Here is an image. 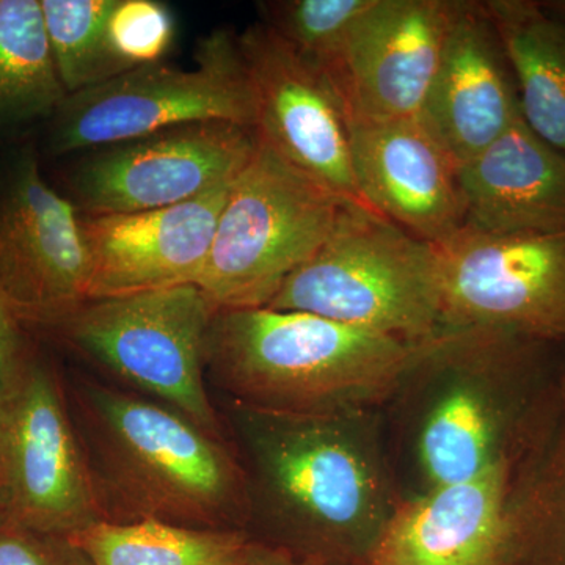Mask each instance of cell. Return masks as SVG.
I'll return each mask as SVG.
<instances>
[{"mask_svg": "<svg viewBox=\"0 0 565 565\" xmlns=\"http://www.w3.org/2000/svg\"><path fill=\"white\" fill-rule=\"evenodd\" d=\"M248 526L313 565H367L401 501L374 411L300 415L228 399Z\"/></svg>", "mask_w": 565, "mask_h": 565, "instance_id": "6da1fadb", "label": "cell"}, {"mask_svg": "<svg viewBox=\"0 0 565 565\" xmlns=\"http://www.w3.org/2000/svg\"><path fill=\"white\" fill-rule=\"evenodd\" d=\"M74 401L103 522L248 531L247 481L225 438L90 379L77 382Z\"/></svg>", "mask_w": 565, "mask_h": 565, "instance_id": "7a4b0ae2", "label": "cell"}, {"mask_svg": "<svg viewBox=\"0 0 565 565\" xmlns=\"http://www.w3.org/2000/svg\"><path fill=\"white\" fill-rule=\"evenodd\" d=\"M433 340L407 343L302 311L217 310L206 379L228 399L263 411L371 412L393 399Z\"/></svg>", "mask_w": 565, "mask_h": 565, "instance_id": "3957f363", "label": "cell"}, {"mask_svg": "<svg viewBox=\"0 0 565 565\" xmlns=\"http://www.w3.org/2000/svg\"><path fill=\"white\" fill-rule=\"evenodd\" d=\"M544 343L475 329L444 330L430 341L394 394L419 479L415 493L511 462L523 411L520 384Z\"/></svg>", "mask_w": 565, "mask_h": 565, "instance_id": "277c9868", "label": "cell"}, {"mask_svg": "<svg viewBox=\"0 0 565 565\" xmlns=\"http://www.w3.org/2000/svg\"><path fill=\"white\" fill-rule=\"evenodd\" d=\"M267 308L424 343L445 330L437 247L371 207L344 203L332 232Z\"/></svg>", "mask_w": 565, "mask_h": 565, "instance_id": "5b68a950", "label": "cell"}, {"mask_svg": "<svg viewBox=\"0 0 565 565\" xmlns=\"http://www.w3.org/2000/svg\"><path fill=\"white\" fill-rule=\"evenodd\" d=\"M344 203L259 141L195 285L217 310L267 307L332 232Z\"/></svg>", "mask_w": 565, "mask_h": 565, "instance_id": "8992f818", "label": "cell"}, {"mask_svg": "<svg viewBox=\"0 0 565 565\" xmlns=\"http://www.w3.org/2000/svg\"><path fill=\"white\" fill-rule=\"evenodd\" d=\"M217 308L196 285L88 300L52 329L148 399L223 437L207 392L206 343Z\"/></svg>", "mask_w": 565, "mask_h": 565, "instance_id": "52a82bcc", "label": "cell"}, {"mask_svg": "<svg viewBox=\"0 0 565 565\" xmlns=\"http://www.w3.org/2000/svg\"><path fill=\"white\" fill-rule=\"evenodd\" d=\"M103 522L61 379L22 349L0 386V523L71 535Z\"/></svg>", "mask_w": 565, "mask_h": 565, "instance_id": "ba28073f", "label": "cell"}, {"mask_svg": "<svg viewBox=\"0 0 565 565\" xmlns=\"http://www.w3.org/2000/svg\"><path fill=\"white\" fill-rule=\"evenodd\" d=\"M51 150H98L188 122L255 126V102L237 35L214 31L200 43L192 70L159 65L73 93L55 114Z\"/></svg>", "mask_w": 565, "mask_h": 565, "instance_id": "9c48e42d", "label": "cell"}, {"mask_svg": "<svg viewBox=\"0 0 565 565\" xmlns=\"http://www.w3.org/2000/svg\"><path fill=\"white\" fill-rule=\"evenodd\" d=\"M445 330L565 338V233L493 234L463 226L435 245Z\"/></svg>", "mask_w": 565, "mask_h": 565, "instance_id": "30bf717a", "label": "cell"}, {"mask_svg": "<svg viewBox=\"0 0 565 565\" xmlns=\"http://www.w3.org/2000/svg\"><path fill=\"white\" fill-rule=\"evenodd\" d=\"M259 139L250 126L188 122L93 150L71 178L82 214L162 210L230 184Z\"/></svg>", "mask_w": 565, "mask_h": 565, "instance_id": "8fae6325", "label": "cell"}, {"mask_svg": "<svg viewBox=\"0 0 565 565\" xmlns=\"http://www.w3.org/2000/svg\"><path fill=\"white\" fill-rule=\"evenodd\" d=\"M237 43L259 141L338 199L370 207L353 170L348 115L326 70L263 22L245 29Z\"/></svg>", "mask_w": 565, "mask_h": 565, "instance_id": "7c38bea8", "label": "cell"}, {"mask_svg": "<svg viewBox=\"0 0 565 565\" xmlns=\"http://www.w3.org/2000/svg\"><path fill=\"white\" fill-rule=\"evenodd\" d=\"M92 256L76 204L21 156L0 192V294L20 322L55 327L90 300Z\"/></svg>", "mask_w": 565, "mask_h": 565, "instance_id": "4fadbf2b", "label": "cell"}, {"mask_svg": "<svg viewBox=\"0 0 565 565\" xmlns=\"http://www.w3.org/2000/svg\"><path fill=\"white\" fill-rule=\"evenodd\" d=\"M462 0H373L326 73L348 121L416 120Z\"/></svg>", "mask_w": 565, "mask_h": 565, "instance_id": "5bb4252c", "label": "cell"}, {"mask_svg": "<svg viewBox=\"0 0 565 565\" xmlns=\"http://www.w3.org/2000/svg\"><path fill=\"white\" fill-rule=\"evenodd\" d=\"M511 462L401 498L367 565H514Z\"/></svg>", "mask_w": 565, "mask_h": 565, "instance_id": "9a60e30c", "label": "cell"}, {"mask_svg": "<svg viewBox=\"0 0 565 565\" xmlns=\"http://www.w3.org/2000/svg\"><path fill=\"white\" fill-rule=\"evenodd\" d=\"M234 181L162 210L81 212L92 256L90 300L195 285Z\"/></svg>", "mask_w": 565, "mask_h": 565, "instance_id": "2e32d148", "label": "cell"}, {"mask_svg": "<svg viewBox=\"0 0 565 565\" xmlns=\"http://www.w3.org/2000/svg\"><path fill=\"white\" fill-rule=\"evenodd\" d=\"M519 117V87L500 33L484 2L462 0L418 121L457 169Z\"/></svg>", "mask_w": 565, "mask_h": 565, "instance_id": "e0dca14e", "label": "cell"}, {"mask_svg": "<svg viewBox=\"0 0 565 565\" xmlns=\"http://www.w3.org/2000/svg\"><path fill=\"white\" fill-rule=\"evenodd\" d=\"M363 199L397 226L440 245L465 226L457 169L416 120L349 122Z\"/></svg>", "mask_w": 565, "mask_h": 565, "instance_id": "ac0fdd59", "label": "cell"}, {"mask_svg": "<svg viewBox=\"0 0 565 565\" xmlns=\"http://www.w3.org/2000/svg\"><path fill=\"white\" fill-rule=\"evenodd\" d=\"M465 226L493 234L565 233V152L523 117L457 167Z\"/></svg>", "mask_w": 565, "mask_h": 565, "instance_id": "d6986e66", "label": "cell"}, {"mask_svg": "<svg viewBox=\"0 0 565 565\" xmlns=\"http://www.w3.org/2000/svg\"><path fill=\"white\" fill-rule=\"evenodd\" d=\"M484 7L514 71L523 120L565 152V22L531 0H489Z\"/></svg>", "mask_w": 565, "mask_h": 565, "instance_id": "ffe728a7", "label": "cell"}, {"mask_svg": "<svg viewBox=\"0 0 565 565\" xmlns=\"http://www.w3.org/2000/svg\"><path fill=\"white\" fill-rule=\"evenodd\" d=\"M66 96L40 0H0V125L54 115Z\"/></svg>", "mask_w": 565, "mask_h": 565, "instance_id": "44dd1931", "label": "cell"}, {"mask_svg": "<svg viewBox=\"0 0 565 565\" xmlns=\"http://www.w3.org/2000/svg\"><path fill=\"white\" fill-rule=\"evenodd\" d=\"M71 539L93 565H232L252 541L244 530H202L156 520L99 522Z\"/></svg>", "mask_w": 565, "mask_h": 565, "instance_id": "7402d4cb", "label": "cell"}, {"mask_svg": "<svg viewBox=\"0 0 565 565\" xmlns=\"http://www.w3.org/2000/svg\"><path fill=\"white\" fill-rule=\"evenodd\" d=\"M174 39L177 20L167 3L114 0L104 22L98 84L129 71L163 63Z\"/></svg>", "mask_w": 565, "mask_h": 565, "instance_id": "603a6c76", "label": "cell"}, {"mask_svg": "<svg viewBox=\"0 0 565 565\" xmlns=\"http://www.w3.org/2000/svg\"><path fill=\"white\" fill-rule=\"evenodd\" d=\"M52 55L68 95L99 82L104 22L114 0H40Z\"/></svg>", "mask_w": 565, "mask_h": 565, "instance_id": "cb8c5ba5", "label": "cell"}, {"mask_svg": "<svg viewBox=\"0 0 565 565\" xmlns=\"http://www.w3.org/2000/svg\"><path fill=\"white\" fill-rule=\"evenodd\" d=\"M371 3L373 0H274L259 3V10L263 24L326 68Z\"/></svg>", "mask_w": 565, "mask_h": 565, "instance_id": "d4e9b609", "label": "cell"}, {"mask_svg": "<svg viewBox=\"0 0 565 565\" xmlns=\"http://www.w3.org/2000/svg\"><path fill=\"white\" fill-rule=\"evenodd\" d=\"M0 565H93L68 535L35 533L0 523Z\"/></svg>", "mask_w": 565, "mask_h": 565, "instance_id": "484cf974", "label": "cell"}, {"mask_svg": "<svg viewBox=\"0 0 565 565\" xmlns=\"http://www.w3.org/2000/svg\"><path fill=\"white\" fill-rule=\"evenodd\" d=\"M20 323L10 305L0 294V386L24 349Z\"/></svg>", "mask_w": 565, "mask_h": 565, "instance_id": "4316f807", "label": "cell"}, {"mask_svg": "<svg viewBox=\"0 0 565 565\" xmlns=\"http://www.w3.org/2000/svg\"><path fill=\"white\" fill-rule=\"evenodd\" d=\"M232 565H313L296 559V557L274 548V546L252 541L243 553L233 561Z\"/></svg>", "mask_w": 565, "mask_h": 565, "instance_id": "83f0119b", "label": "cell"}, {"mask_svg": "<svg viewBox=\"0 0 565 565\" xmlns=\"http://www.w3.org/2000/svg\"><path fill=\"white\" fill-rule=\"evenodd\" d=\"M546 11L556 17L557 20L565 22V0H552V2H541Z\"/></svg>", "mask_w": 565, "mask_h": 565, "instance_id": "f1b7e54d", "label": "cell"}]
</instances>
